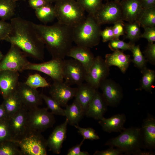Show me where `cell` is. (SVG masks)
<instances>
[{"mask_svg": "<svg viewBox=\"0 0 155 155\" xmlns=\"http://www.w3.org/2000/svg\"><path fill=\"white\" fill-rule=\"evenodd\" d=\"M10 23L11 31L5 41L18 46L27 56L43 60L45 45L34 23L18 17L12 18Z\"/></svg>", "mask_w": 155, "mask_h": 155, "instance_id": "6da1fadb", "label": "cell"}, {"mask_svg": "<svg viewBox=\"0 0 155 155\" xmlns=\"http://www.w3.org/2000/svg\"><path fill=\"white\" fill-rule=\"evenodd\" d=\"M34 24L52 59L64 60L72 46L73 28L58 22L50 26Z\"/></svg>", "mask_w": 155, "mask_h": 155, "instance_id": "7a4b0ae2", "label": "cell"}, {"mask_svg": "<svg viewBox=\"0 0 155 155\" xmlns=\"http://www.w3.org/2000/svg\"><path fill=\"white\" fill-rule=\"evenodd\" d=\"M101 25L94 16L88 14L81 23L73 28V41L77 46L90 48L98 45L100 42Z\"/></svg>", "mask_w": 155, "mask_h": 155, "instance_id": "3957f363", "label": "cell"}, {"mask_svg": "<svg viewBox=\"0 0 155 155\" xmlns=\"http://www.w3.org/2000/svg\"><path fill=\"white\" fill-rule=\"evenodd\" d=\"M54 6L58 22L74 28L85 19V11L75 0H56Z\"/></svg>", "mask_w": 155, "mask_h": 155, "instance_id": "277c9868", "label": "cell"}, {"mask_svg": "<svg viewBox=\"0 0 155 155\" xmlns=\"http://www.w3.org/2000/svg\"><path fill=\"white\" fill-rule=\"evenodd\" d=\"M141 133V128L125 129L118 136L111 139L105 145L120 148L124 150L126 153L134 155L140 150Z\"/></svg>", "mask_w": 155, "mask_h": 155, "instance_id": "5b68a950", "label": "cell"}, {"mask_svg": "<svg viewBox=\"0 0 155 155\" xmlns=\"http://www.w3.org/2000/svg\"><path fill=\"white\" fill-rule=\"evenodd\" d=\"M48 109L47 108L37 107L28 110L27 124L28 131L41 133L53 126L55 118Z\"/></svg>", "mask_w": 155, "mask_h": 155, "instance_id": "8992f818", "label": "cell"}, {"mask_svg": "<svg viewBox=\"0 0 155 155\" xmlns=\"http://www.w3.org/2000/svg\"><path fill=\"white\" fill-rule=\"evenodd\" d=\"M22 155H46L47 140L37 132L28 131L22 139L16 142Z\"/></svg>", "mask_w": 155, "mask_h": 155, "instance_id": "52a82bcc", "label": "cell"}, {"mask_svg": "<svg viewBox=\"0 0 155 155\" xmlns=\"http://www.w3.org/2000/svg\"><path fill=\"white\" fill-rule=\"evenodd\" d=\"M7 53L0 62V71L9 70L19 72L25 70L29 63L27 56L18 46L11 44Z\"/></svg>", "mask_w": 155, "mask_h": 155, "instance_id": "ba28073f", "label": "cell"}, {"mask_svg": "<svg viewBox=\"0 0 155 155\" xmlns=\"http://www.w3.org/2000/svg\"><path fill=\"white\" fill-rule=\"evenodd\" d=\"M63 79L70 85L78 86L85 81L86 71L83 65L77 60L64 59L63 64Z\"/></svg>", "mask_w": 155, "mask_h": 155, "instance_id": "9c48e42d", "label": "cell"}, {"mask_svg": "<svg viewBox=\"0 0 155 155\" xmlns=\"http://www.w3.org/2000/svg\"><path fill=\"white\" fill-rule=\"evenodd\" d=\"M120 2L114 1L103 4L93 16L97 22L101 25L123 20Z\"/></svg>", "mask_w": 155, "mask_h": 155, "instance_id": "30bf717a", "label": "cell"}, {"mask_svg": "<svg viewBox=\"0 0 155 155\" xmlns=\"http://www.w3.org/2000/svg\"><path fill=\"white\" fill-rule=\"evenodd\" d=\"M110 69L104 60L100 56L95 57L94 63L89 71L86 74L85 81L96 89L108 76Z\"/></svg>", "mask_w": 155, "mask_h": 155, "instance_id": "8fae6325", "label": "cell"}, {"mask_svg": "<svg viewBox=\"0 0 155 155\" xmlns=\"http://www.w3.org/2000/svg\"><path fill=\"white\" fill-rule=\"evenodd\" d=\"M63 60L52 59L49 61L40 63L30 62L26 67L25 70L40 71L49 76L53 82H63L64 80L62 69Z\"/></svg>", "mask_w": 155, "mask_h": 155, "instance_id": "7c38bea8", "label": "cell"}, {"mask_svg": "<svg viewBox=\"0 0 155 155\" xmlns=\"http://www.w3.org/2000/svg\"><path fill=\"white\" fill-rule=\"evenodd\" d=\"M28 109L24 106L8 119L10 131L13 141L22 139L28 132L27 119Z\"/></svg>", "mask_w": 155, "mask_h": 155, "instance_id": "4fadbf2b", "label": "cell"}, {"mask_svg": "<svg viewBox=\"0 0 155 155\" xmlns=\"http://www.w3.org/2000/svg\"><path fill=\"white\" fill-rule=\"evenodd\" d=\"M49 87L51 96L63 107H66L69 101L75 96L77 90L64 81L53 82Z\"/></svg>", "mask_w": 155, "mask_h": 155, "instance_id": "5bb4252c", "label": "cell"}, {"mask_svg": "<svg viewBox=\"0 0 155 155\" xmlns=\"http://www.w3.org/2000/svg\"><path fill=\"white\" fill-rule=\"evenodd\" d=\"M100 88L107 104L111 106L117 105L121 100L123 94L120 85L111 79H106L101 83Z\"/></svg>", "mask_w": 155, "mask_h": 155, "instance_id": "9a60e30c", "label": "cell"}, {"mask_svg": "<svg viewBox=\"0 0 155 155\" xmlns=\"http://www.w3.org/2000/svg\"><path fill=\"white\" fill-rule=\"evenodd\" d=\"M16 90L24 106L28 110L38 107L42 104L40 94L36 89L29 87L25 83L19 82Z\"/></svg>", "mask_w": 155, "mask_h": 155, "instance_id": "2e32d148", "label": "cell"}, {"mask_svg": "<svg viewBox=\"0 0 155 155\" xmlns=\"http://www.w3.org/2000/svg\"><path fill=\"white\" fill-rule=\"evenodd\" d=\"M19 76L18 72L9 70L0 71V93L3 99L16 89Z\"/></svg>", "mask_w": 155, "mask_h": 155, "instance_id": "e0dca14e", "label": "cell"}, {"mask_svg": "<svg viewBox=\"0 0 155 155\" xmlns=\"http://www.w3.org/2000/svg\"><path fill=\"white\" fill-rule=\"evenodd\" d=\"M66 119L64 122L57 126L47 140V147L54 153H60L63 142L66 138L67 126Z\"/></svg>", "mask_w": 155, "mask_h": 155, "instance_id": "ac0fdd59", "label": "cell"}, {"mask_svg": "<svg viewBox=\"0 0 155 155\" xmlns=\"http://www.w3.org/2000/svg\"><path fill=\"white\" fill-rule=\"evenodd\" d=\"M67 56L80 62L85 68L87 73L93 64L95 57L90 48L77 45L72 46Z\"/></svg>", "mask_w": 155, "mask_h": 155, "instance_id": "d6986e66", "label": "cell"}, {"mask_svg": "<svg viewBox=\"0 0 155 155\" xmlns=\"http://www.w3.org/2000/svg\"><path fill=\"white\" fill-rule=\"evenodd\" d=\"M120 3L122 20L129 23L136 21L143 9L142 0H122Z\"/></svg>", "mask_w": 155, "mask_h": 155, "instance_id": "ffe728a7", "label": "cell"}, {"mask_svg": "<svg viewBox=\"0 0 155 155\" xmlns=\"http://www.w3.org/2000/svg\"><path fill=\"white\" fill-rule=\"evenodd\" d=\"M107 105L102 95L96 90L85 113L88 117L100 120L103 117Z\"/></svg>", "mask_w": 155, "mask_h": 155, "instance_id": "44dd1931", "label": "cell"}, {"mask_svg": "<svg viewBox=\"0 0 155 155\" xmlns=\"http://www.w3.org/2000/svg\"><path fill=\"white\" fill-rule=\"evenodd\" d=\"M113 51L112 53L105 55L104 60L106 63L109 67L112 66L117 67L124 73L131 62L130 55L125 54L119 50Z\"/></svg>", "mask_w": 155, "mask_h": 155, "instance_id": "7402d4cb", "label": "cell"}, {"mask_svg": "<svg viewBox=\"0 0 155 155\" xmlns=\"http://www.w3.org/2000/svg\"><path fill=\"white\" fill-rule=\"evenodd\" d=\"M126 120V117L124 114H118L108 118L103 117L99 120L98 123L105 131L109 133L118 132L125 129L123 125Z\"/></svg>", "mask_w": 155, "mask_h": 155, "instance_id": "603a6c76", "label": "cell"}, {"mask_svg": "<svg viewBox=\"0 0 155 155\" xmlns=\"http://www.w3.org/2000/svg\"><path fill=\"white\" fill-rule=\"evenodd\" d=\"M77 88L75 99L79 103L85 113L97 89L87 83H82L78 86Z\"/></svg>", "mask_w": 155, "mask_h": 155, "instance_id": "cb8c5ba5", "label": "cell"}, {"mask_svg": "<svg viewBox=\"0 0 155 155\" xmlns=\"http://www.w3.org/2000/svg\"><path fill=\"white\" fill-rule=\"evenodd\" d=\"M2 104L8 119L24 106L16 89L4 99Z\"/></svg>", "mask_w": 155, "mask_h": 155, "instance_id": "d4e9b609", "label": "cell"}, {"mask_svg": "<svg viewBox=\"0 0 155 155\" xmlns=\"http://www.w3.org/2000/svg\"><path fill=\"white\" fill-rule=\"evenodd\" d=\"M64 109L65 116L68 123L74 125H78L82 119L85 113L81 106L75 99L71 104L67 105Z\"/></svg>", "mask_w": 155, "mask_h": 155, "instance_id": "484cf974", "label": "cell"}, {"mask_svg": "<svg viewBox=\"0 0 155 155\" xmlns=\"http://www.w3.org/2000/svg\"><path fill=\"white\" fill-rule=\"evenodd\" d=\"M144 139L147 147L154 148L155 145V120L149 117L145 120L142 128Z\"/></svg>", "mask_w": 155, "mask_h": 155, "instance_id": "4316f807", "label": "cell"}, {"mask_svg": "<svg viewBox=\"0 0 155 155\" xmlns=\"http://www.w3.org/2000/svg\"><path fill=\"white\" fill-rule=\"evenodd\" d=\"M38 19L46 24L53 21L56 18L54 6L50 3L35 10Z\"/></svg>", "mask_w": 155, "mask_h": 155, "instance_id": "83f0119b", "label": "cell"}, {"mask_svg": "<svg viewBox=\"0 0 155 155\" xmlns=\"http://www.w3.org/2000/svg\"><path fill=\"white\" fill-rule=\"evenodd\" d=\"M136 21L143 28L155 27V7L143 8Z\"/></svg>", "mask_w": 155, "mask_h": 155, "instance_id": "f1b7e54d", "label": "cell"}, {"mask_svg": "<svg viewBox=\"0 0 155 155\" xmlns=\"http://www.w3.org/2000/svg\"><path fill=\"white\" fill-rule=\"evenodd\" d=\"M141 72L142 76L140 86L136 90H144L152 93V84L155 80V71L146 67L141 70Z\"/></svg>", "mask_w": 155, "mask_h": 155, "instance_id": "f546056e", "label": "cell"}, {"mask_svg": "<svg viewBox=\"0 0 155 155\" xmlns=\"http://www.w3.org/2000/svg\"><path fill=\"white\" fill-rule=\"evenodd\" d=\"M140 24L135 21L132 23H124L125 35L124 39H129L130 42H133L141 38L142 33L140 29Z\"/></svg>", "mask_w": 155, "mask_h": 155, "instance_id": "4dcf8cb0", "label": "cell"}, {"mask_svg": "<svg viewBox=\"0 0 155 155\" xmlns=\"http://www.w3.org/2000/svg\"><path fill=\"white\" fill-rule=\"evenodd\" d=\"M16 2L11 0H0V20H11L15 13Z\"/></svg>", "mask_w": 155, "mask_h": 155, "instance_id": "1f68e13d", "label": "cell"}, {"mask_svg": "<svg viewBox=\"0 0 155 155\" xmlns=\"http://www.w3.org/2000/svg\"><path fill=\"white\" fill-rule=\"evenodd\" d=\"M0 155H22L17 143L13 140L0 142Z\"/></svg>", "mask_w": 155, "mask_h": 155, "instance_id": "d6a6232c", "label": "cell"}, {"mask_svg": "<svg viewBox=\"0 0 155 155\" xmlns=\"http://www.w3.org/2000/svg\"><path fill=\"white\" fill-rule=\"evenodd\" d=\"M102 0H77V2L88 14L93 16L99 9Z\"/></svg>", "mask_w": 155, "mask_h": 155, "instance_id": "836d02e7", "label": "cell"}, {"mask_svg": "<svg viewBox=\"0 0 155 155\" xmlns=\"http://www.w3.org/2000/svg\"><path fill=\"white\" fill-rule=\"evenodd\" d=\"M24 83L29 87L35 89L49 87L51 85L45 78L38 73L30 75Z\"/></svg>", "mask_w": 155, "mask_h": 155, "instance_id": "e575fe53", "label": "cell"}, {"mask_svg": "<svg viewBox=\"0 0 155 155\" xmlns=\"http://www.w3.org/2000/svg\"><path fill=\"white\" fill-rule=\"evenodd\" d=\"M131 51L132 52L133 56L131 62L134 63L135 66L141 70L146 67L147 61L141 51L140 45L135 44Z\"/></svg>", "mask_w": 155, "mask_h": 155, "instance_id": "d590c367", "label": "cell"}, {"mask_svg": "<svg viewBox=\"0 0 155 155\" xmlns=\"http://www.w3.org/2000/svg\"><path fill=\"white\" fill-rule=\"evenodd\" d=\"M42 99L45 102L47 108L54 115L65 116L64 109L62 108L59 104L52 97L49 96L43 93L40 94Z\"/></svg>", "mask_w": 155, "mask_h": 155, "instance_id": "8d00e7d4", "label": "cell"}, {"mask_svg": "<svg viewBox=\"0 0 155 155\" xmlns=\"http://www.w3.org/2000/svg\"><path fill=\"white\" fill-rule=\"evenodd\" d=\"M134 45V43L130 42H129L127 43L119 39H114L109 41L108 46L110 49L113 51L120 49L131 51Z\"/></svg>", "mask_w": 155, "mask_h": 155, "instance_id": "74e56055", "label": "cell"}, {"mask_svg": "<svg viewBox=\"0 0 155 155\" xmlns=\"http://www.w3.org/2000/svg\"><path fill=\"white\" fill-rule=\"evenodd\" d=\"M8 140H13L9 130L8 119L1 120L0 142Z\"/></svg>", "mask_w": 155, "mask_h": 155, "instance_id": "f35d334b", "label": "cell"}, {"mask_svg": "<svg viewBox=\"0 0 155 155\" xmlns=\"http://www.w3.org/2000/svg\"><path fill=\"white\" fill-rule=\"evenodd\" d=\"M74 126L78 129V132L82 136L84 140L87 139L93 140L100 139V137L93 128L90 127H81L78 124Z\"/></svg>", "mask_w": 155, "mask_h": 155, "instance_id": "ab89813d", "label": "cell"}, {"mask_svg": "<svg viewBox=\"0 0 155 155\" xmlns=\"http://www.w3.org/2000/svg\"><path fill=\"white\" fill-rule=\"evenodd\" d=\"M147 61L151 64L155 65V44L148 43L143 52Z\"/></svg>", "mask_w": 155, "mask_h": 155, "instance_id": "60d3db41", "label": "cell"}, {"mask_svg": "<svg viewBox=\"0 0 155 155\" xmlns=\"http://www.w3.org/2000/svg\"><path fill=\"white\" fill-rule=\"evenodd\" d=\"M11 30L10 23L0 20V40H6Z\"/></svg>", "mask_w": 155, "mask_h": 155, "instance_id": "b9f144b4", "label": "cell"}, {"mask_svg": "<svg viewBox=\"0 0 155 155\" xmlns=\"http://www.w3.org/2000/svg\"><path fill=\"white\" fill-rule=\"evenodd\" d=\"M124 23L122 20L113 24L114 26L112 27L115 39H119L120 36L124 35Z\"/></svg>", "mask_w": 155, "mask_h": 155, "instance_id": "7bdbcfd3", "label": "cell"}, {"mask_svg": "<svg viewBox=\"0 0 155 155\" xmlns=\"http://www.w3.org/2000/svg\"><path fill=\"white\" fill-rule=\"evenodd\" d=\"M144 32L142 34L141 37L146 39L148 43H154L155 41V27L143 28Z\"/></svg>", "mask_w": 155, "mask_h": 155, "instance_id": "ee69618b", "label": "cell"}, {"mask_svg": "<svg viewBox=\"0 0 155 155\" xmlns=\"http://www.w3.org/2000/svg\"><path fill=\"white\" fill-rule=\"evenodd\" d=\"M124 153H126L123 150L117 148L115 149L111 147L109 148L104 150L96 151L94 154V155H119Z\"/></svg>", "mask_w": 155, "mask_h": 155, "instance_id": "f6af8a7d", "label": "cell"}, {"mask_svg": "<svg viewBox=\"0 0 155 155\" xmlns=\"http://www.w3.org/2000/svg\"><path fill=\"white\" fill-rule=\"evenodd\" d=\"M102 41L106 42L115 39L112 26L107 27L100 32Z\"/></svg>", "mask_w": 155, "mask_h": 155, "instance_id": "bcb514c9", "label": "cell"}, {"mask_svg": "<svg viewBox=\"0 0 155 155\" xmlns=\"http://www.w3.org/2000/svg\"><path fill=\"white\" fill-rule=\"evenodd\" d=\"M85 140H83L79 144L73 147L68 150L67 155H89V153L86 151H82L80 150L81 146Z\"/></svg>", "mask_w": 155, "mask_h": 155, "instance_id": "7dc6e473", "label": "cell"}, {"mask_svg": "<svg viewBox=\"0 0 155 155\" xmlns=\"http://www.w3.org/2000/svg\"><path fill=\"white\" fill-rule=\"evenodd\" d=\"M30 6L35 10L50 3L45 0H28Z\"/></svg>", "mask_w": 155, "mask_h": 155, "instance_id": "c3c4849f", "label": "cell"}, {"mask_svg": "<svg viewBox=\"0 0 155 155\" xmlns=\"http://www.w3.org/2000/svg\"><path fill=\"white\" fill-rule=\"evenodd\" d=\"M142 2L144 8L155 7V0H142Z\"/></svg>", "mask_w": 155, "mask_h": 155, "instance_id": "681fc988", "label": "cell"}, {"mask_svg": "<svg viewBox=\"0 0 155 155\" xmlns=\"http://www.w3.org/2000/svg\"><path fill=\"white\" fill-rule=\"evenodd\" d=\"M8 119L6 113L2 104H0V120Z\"/></svg>", "mask_w": 155, "mask_h": 155, "instance_id": "f907efd6", "label": "cell"}, {"mask_svg": "<svg viewBox=\"0 0 155 155\" xmlns=\"http://www.w3.org/2000/svg\"><path fill=\"white\" fill-rule=\"evenodd\" d=\"M154 152L150 151H142L141 150L136 152L134 155H154Z\"/></svg>", "mask_w": 155, "mask_h": 155, "instance_id": "816d5d0a", "label": "cell"}, {"mask_svg": "<svg viewBox=\"0 0 155 155\" xmlns=\"http://www.w3.org/2000/svg\"><path fill=\"white\" fill-rule=\"evenodd\" d=\"M4 55L2 54V52L0 50V62L3 58Z\"/></svg>", "mask_w": 155, "mask_h": 155, "instance_id": "f5cc1de1", "label": "cell"}, {"mask_svg": "<svg viewBox=\"0 0 155 155\" xmlns=\"http://www.w3.org/2000/svg\"><path fill=\"white\" fill-rule=\"evenodd\" d=\"M49 3L55 2L56 0H45Z\"/></svg>", "mask_w": 155, "mask_h": 155, "instance_id": "db71d44e", "label": "cell"}, {"mask_svg": "<svg viewBox=\"0 0 155 155\" xmlns=\"http://www.w3.org/2000/svg\"><path fill=\"white\" fill-rule=\"evenodd\" d=\"M13 1L16 2V1H20V0H11Z\"/></svg>", "mask_w": 155, "mask_h": 155, "instance_id": "11a10c76", "label": "cell"}, {"mask_svg": "<svg viewBox=\"0 0 155 155\" xmlns=\"http://www.w3.org/2000/svg\"><path fill=\"white\" fill-rule=\"evenodd\" d=\"M122 0H114V1H117V2H120Z\"/></svg>", "mask_w": 155, "mask_h": 155, "instance_id": "9f6ffc18", "label": "cell"}, {"mask_svg": "<svg viewBox=\"0 0 155 155\" xmlns=\"http://www.w3.org/2000/svg\"></svg>", "mask_w": 155, "mask_h": 155, "instance_id": "6f0895ef", "label": "cell"}]
</instances>
